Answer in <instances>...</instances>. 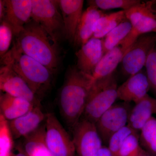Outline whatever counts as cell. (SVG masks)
Wrapping results in <instances>:
<instances>
[{"instance_id": "6da1fadb", "label": "cell", "mask_w": 156, "mask_h": 156, "mask_svg": "<svg viewBox=\"0 0 156 156\" xmlns=\"http://www.w3.org/2000/svg\"><path fill=\"white\" fill-rule=\"evenodd\" d=\"M94 82L92 76L80 71L76 66L67 71L59 92L58 107L62 119L71 131L83 115Z\"/></svg>"}, {"instance_id": "7a4b0ae2", "label": "cell", "mask_w": 156, "mask_h": 156, "mask_svg": "<svg viewBox=\"0 0 156 156\" xmlns=\"http://www.w3.org/2000/svg\"><path fill=\"white\" fill-rule=\"evenodd\" d=\"M13 44L9 52L1 57V63L20 76L41 100L51 88L54 73L23 53Z\"/></svg>"}, {"instance_id": "3957f363", "label": "cell", "mask_w": 156, "mask_h": 156, "mask_svg": "<svg viewBox=\"0 0 156 156\" xmlns=\"http://www.w3.org/2000/svg\"><path fill=\"white\" fill-rule=\"evenodd\" d=\"M14 37L13 43L22 52L55 72L59 63L56 45L38 23L31 19Z\"/></svg>"}, {"instance_id": "277c9868", "label": "cell", "mask_w": 156, "mask_h": 156, "mask_svg": "<svg viewBox=\"0 0 156 156\" xmlns=\"http://www.w3.org/2000/svg\"><path fill=\"white\" fill-rule=\"evenodd\" d=\"M118 85L114 74L94 81L81 119L95 123L118 99Z\"/></svg>"}, {"instance_id": "5b68a950", "label": "cell", "mask_w": 156, "mask_h": 156, "mask_svg": "<svg viewBox=\"0 0 156 156\" xmlns=\"http://www.w3.org/2000/svg\"><path fill=\"white\" fill-rule=\"evenodd\" d=\"M126 18L132 25L130 33L120 44L126 52L140 35L156 33V8L154 1L140 3L125 11Z\"/></svg>"}, {"instance_id": "8992f818", "label": "cell", "mask_w": 156, "mask_h": 156, "mask_svg": "<svg viewBox=\"0 0 156 156\" xmlns=\"http://www.w3.org/2000/svg\"><path fill=\"white\" fill-rule=\"evenodd\" d=\"M31 19L44 30L54 44L64 35L63 19L58 1L32 0Z\"/></svg>"}, {"instance_id": "52a82bcc", "label": "cell", "mask_w": 156, "mask_h": 156, "mask_svg": "<svg viewBox=\"0 0 156 156\" xmlns=\"http://www.w3.org/2000/svg\"><path fill=\"white\" fill-rule=\"evenodd\" d=\"M45 126L46 144L52 156H76L72 137L53 114L47 115Z\"/></svg>"}, {"instance_id": "ba28073f", "label": "cell", "mask_w": 156, "mask_h": 156, "mask_svg": "<svg viewBox=\"0 0 156 156\" xmlns=\"http://www.w3.org/2000/svg\"><path fill=\"white\" fill-rule=\"evenodd\" d=\"M156 45V33L146 34L138 37L123 56V73L129 77L142 70L149 54Z\"/></svg>"}, {"instance_id": "9c48e42d", "label": "cell", "mask_w": 156, "mask_h": 156, "mask_svg": "<svg viewBox=\"0 0 156 156\" xmlns=\"http://www.w3.org/2000/svg\"><path fill=\"white\" fill-rule=\"evenodd\" d=\"M72 132L76 156H95L103 147L95 123L81 119Z\"/></svg>"}, {"instance_id": "30bf717a", "label": "cell", "mask_w": 156, "mask_h": 156, "mask_svg": "<svg viewBox=\"0 0 156 156\" xmlns=\"http://www.w3.org/2000/svg\"><path fill=\"white\" fill-rule=\"evenodd\" d=\"M127 103L114 104L95 123L103 143L108 144L112 135L128 125L130 111Z\"/></svg>"}, {"instance_id": "8fae6325", "label": "cell", "mask_w": 156, "mask_h": 156, "mask_svg": "<svg viewBox=\"0 0 156 156\" xmlns=\"http://www.w3.org/2000/svg\"><path fill=\"white\" fill-rule=\"evenodd\" d=\"M1 92L29 101L35 105H41V100L20 76L7 66L0 69Z\"/></svg>"}, {"instance_id": "7c38bea8", "label": "cell", "mask_w": 156, "mask_h": 156, "mask_svg": "<svg viewBox=\"0 0 156 156\" xmlns=\"http://www.w3.org/2000/svg\"><path fill=\"white\" fill-rule=\"evenodd\" d=\"M5 5L3 20L11 26L16 36L31 19L32 0H5Z\"/></svg>"}, {"instance_id": "4fadbf2b", "label": "cell", "mask_w": 156, "mask_h": 156, "mask_svg": "<svg viewBox=\"0 0 156 156\" xmlns=\"http://www.w3.org/2000/svg\"><path fill=\"white\" fill-rule=\"evenodd\" d=\"M146 73L142 70L130 76L117 90L118 99L124 102L136 103L147 95L150 89Z\"/></svg>"}, {"instance_id": "5bb4252c", "label": "cell", "mask_w": 156, "mask_h": 156, "mask_svg": "<svg viewBox=\"0 0 156 156\" xmlns=\"http://www.w3.org/2000/svg\"><path fill=\"white\" fill-rule=\"evenodd\" d=\"M76 55V66L78 69L92 76L94 70L104 55L102 40L92 38L80 48Z\"/></svg>"}, {"instance_id": "9a60e30c", "label": "cell", "mask_w": 156, "mask_h": 156, "mask_svg": "<svg viewBox=\"0 0 156 156\" xmlns=\"http://www.w3.org/2000/svg\"><path fill=\"white\" fill-rule=\"evenodd\" d=\"M46 118L47 115L42 111L41 105H37L23 115L9 121L14 139L24 138L32 133L41 126Z\"/></svg>"}, {"instance_id": "2e32d148", "label": "cell", "mask_w": 156, "mask_h": 156, "mask_svg": "<svg viewBox=\"0 0 156 156\" xmlns=\"http://www.w3.org/2000/svg\"><path fill=\"white\" fill-rule=\"evenodd\" d=\"M83 0H59L58 5L63 19L65 37L73 43L83 14Z\"/></svg>"}, {"instance_id": "e0dca14e", "label": "cell", "mask_w": 156, "mask_h": 156, "mask_svg": "<svg viewBox=\"0 0 156 156\" xmlns=\"http://www.w3.org/2000/svg\"><path fill=\"white\" fill-rule=\"evenodd\" d=\"M156 112V98L147 94L130 111L128 125L136 132L140 131Z\"/></svg>"}, {"instance_id": "ac0fdd59", "label": "cell", "mask_w": 156, "mask_h": 156, "mask_svg": "<svg viewBox=\"0 0 156 156\" xmlns=\"http://www.w3.org/2000/svg\"><path fill=\"white\" fill-rule=\"evenodd\" d=\"M104 14L99 9L93 6H89L83 12L78 26L73 43L74 46L82 47L92 38L95 23Z\"/></svg>"}, {"instance_id": "d6986e66", "label": "cell", "mask_w": 156, "mask_h": 156, "mask_svg": "<svg viewBox=\"0 0 156 156\" xmlns=\"http://www.w3.org/2000/svg\"><path fill=\"white\" fill-rule=\"evenodd\" d=\"M34 106L28 100L7 93H3L0 96V115L9 121L25 114Z\"/></svg>"}, {"instance_id": "ffe728a7", "label": "cell", "mask_w": 156, "mask_h": 156, "mask_svg": "<svg viewBox=\"0 0 156 156\" xmlns=\"http://www.w3.org/2000/svg\"><path fill=\"white\" fill-rule=\"evenodd\" d=\"M125 53L119 45L105 53L94 70L92 75L93 80L113 74L119 64L122 62Z\"/></svg>"}, {"instance_id": "44dd1931", "label": "cell", "mask_w": 156, "mask_h": 156, "mask_svg": "<svg viewBox=\"0 0 156 156\" xmlns=\"http://www.w3.org/2000/svg\"><path fill=\"white\" fill-rule=\"evenodd\" d=\"M21 145L28 156H52L46 144L45 124L24 137Z\"/></svg>"}, {"instance_id": "7402d4cb", "label": "cell", "mask_w": 156, "mask_h": 156, "mask_svg": "<svg viewBox=\"0 0 156 156\" xmlns=\"http://www.w3.org/2000/svg\"><path fill=\"white\" fill-rule=\"evenodd\" d=\"M126 19V13L124 10L105 14L95 23L92 38L103 39Z\"/></svg>"}, {"instance_id": "603a6c76", "label": "cell", "mask_w": 156, "mask_h": 156, "mask_svg": "<svg viewBox=\"0 0 156 156\" xmlns=\"http://www.w3.org/2000/svg\"><path fill=\"white\" fill-rule=\"evenodd\" d=\"M132 29V25L126 18L102 40L104 55L107 52L119 46L128 36Z\"/></svg>"}, {"instance_id": "cb8c5ba5", "label": "cell", "mask_w": 156, "mask_h": 156, "mask_svg": "<svg viewBox=\"0 0 156 156\" xmlns=\"http://www.w3.org/2000/svg\"><path fill=\"white\" fill-rule=\"evenodd\" d=\"M14 138L9 121L0 115V156H9L14 148Z\"/></svg>"}, {"instance_id": "d4e9b609", "label": "cell", "mask_w": 156, "mask_h": 156, "mask_svg": "<svg viewBox=\"0 0 156 156\" xmlns=\"http://www.w3.org/2000/svg\"><path fill=\"white\" fill-rule=\"evenodd\" d=\"M89 6L107 10L121 9L126 11L141 3L138 0H91L88 1Z\"/></svg>"}, {"instance_id": "484cf974", "label": "cell", "mask_w": 156, "mask_h": 156, "mask_svg": "<svg viewBox=\"0 0 156 156\" xmlns=\"http://www.w3.org/2000/svg\"><path fill=\"white\" fill-rule=\"evenodd\" d=\"M148 153L140 145L137 132L131 134L126 139L118 153V156H141Z\"/></svg>"}, {"instance_id": "4316f807", "label": "cell", "mask_w": 156, "mask_h": 156, "mask_svg": "<svg viewBox=\"0 0 156 156\" xmlns=\"http://www.w3.org/2000/svg\"><path fill=\"white\" fill-rule=\"evenodd\" d=\"M134 131L128 125L121 128L111 136L108 143V148L114 156H118L122 146L127 138Z\"/></svg>"}, {"instance_id": "83f0119b", "label": "cell", "mask_w": 156, "mask_h": 156, "mask_svg": "<svg viewBox=\"0 0 156 156\" xmlns=\"http://www.w3.org/2000/svg\"><path fill=\"white\" fill-rule=\"evenodd\" d=\"M14 37V31L5 20L1 21L0 25V56H4L9 52V48Z\"/></svg>"}, {"instance_id": "f1b7e54d", "label": "cell", "mask_w": 156, "mask_h": 156, "mask_svg": "<svg viewBox=\"0 0 156 156\" xmlns=\"http://www.w3.org/2000/svg\"><path fill=\"white\" fill-rule=\"evenodd\" d=\"M140 131V141L145 148L156 138V118L152 117Z\"/></svg>"}, {"instance_id": "f546056e", "label": "cell", "mask_w": 156, "mask_h": 156, "mask_svg": "<svg viewBox=\"0 0 156 156\" xmlns=\"http://www.w3.org/2000/svg\"><path fill=\"white\" fill-rule=\"evenodd\" d=\"M145 66L151 88L156 94V45L149 54Z\"/></svg>"}, {"instance_id": "4dcf8cb0", "label": "cell", "mask_w": 156, "mask_h": 156, "mask_svg": "<svg viewBox=\"0 0 156 156\" xmlns=\"http://www.w3.org/2000/svg\"><path fill=\"white\" fill-rule=\"evenodd\" d=\"M16 153L12 151L9 156H28L23 150L21 144H18L16 148Z\"/></svg>"}, {"instance_id": "1f68e13d", "label": "cell", "mask_w": 156, "mask_h": 156, "mask_svg": "<svg viewBox=\"0 0 156 156\" xmlns=\"http://www.w3.org/2000/svg\"><path fill=\"white\" fill-rule=\"evenodd\" d=\"M95 156H114L108 147H102Z\"/></svg>"}, {"instance_id": "d6a6232c", "label": "cell", "mask_w": 156, "mask_h": 156, "mask_svg": "<svg viewBox=\"0 0 156 156\" xmlns=\"http://www.w3.org/2000/svg\"><path fill=\"white\" fill-rule=\"evenodd\" d=\"M5 0L0 1V20L2 21L5 16Z\"/></svg>"}, {"instance_id": "836d02e7", "label": "cell", "mask_w": 156, "mask_h": 156, "mask_svg": "<svg viewBox=\"0 0 156 156\" xmlns=\"http://www.w3.org/2000/svg\"><path fill=\"white\" fill-rule=\"evenodd\" d=\"M141 156H151L150 155H149V154L148 153H147L146 154H145Z\"/></svg>"}, {"instance_id": "e575fe53", "label": "cell", "mask_w": 156, "mask_h": 156, "mask_svg": "<svg viewBox=\"0 0 156 156\" xmlns=\"http://www.w3.org/2000/svg\"></svg>"}]
</instances>
